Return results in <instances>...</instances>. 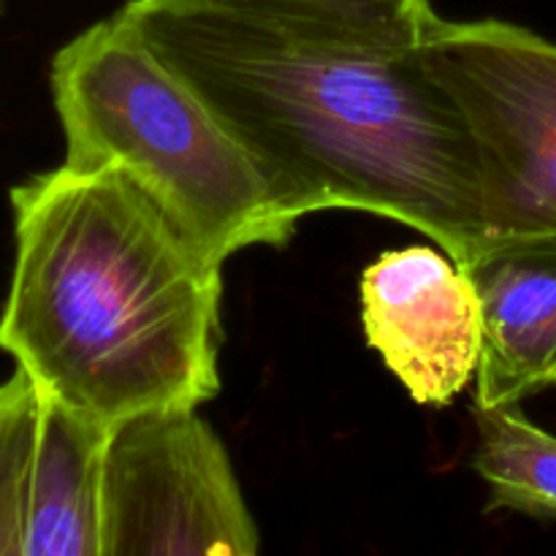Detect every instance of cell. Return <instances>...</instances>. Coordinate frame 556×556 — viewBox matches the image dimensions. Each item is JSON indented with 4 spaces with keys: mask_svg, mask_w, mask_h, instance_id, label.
<instances>
[{
    "mask_svg": "<svg viewBox=\"0 0 556 556\" xmlns=\"http://www.w3.org/2000/svg\"><path fill=\"white\" fill-rule=\"evenodd\" d=\"M119 20L215 112L296 220L391 217L462 269L492 248L476 136L421 38L337 33L195 0H128Z\"/></svg>",
    "mask_w": 556,
    "mask_h": 556,
    "instance_id": "6da1fadb",
    "label": "cell"
},
{
    "mask_svg": "<svg viewBox=\"0 0 556 556\" xmlns=\"http://www.w3.org/2000/svg\"><path fill=\"white\" fill-rule=\"evenodd\" d=\"M14 269L0 351L112 429L220 394L223 264L117 168L60 163L9 193Z\"/></svg>",
    "mask_w": 556,
    "mask_h": 556,
    "instance_id": "7a4b0ae2",
    "label": "cell"
},
{
    "mask_svg": "<svg viewBox=\"0 0 556 556\" xmlns=\"http://www.w3.org/2000/svg\"><path fill=\"white\" fill-rule=\"evenodd\" d=\"M49 85L63 166L123 172L217 264L291 242L299 220L253 155L117 14L54 54Z\"/></svg>",
    "mask_w": 556,
    "mask_h": 556,
    "instance_id": "3957f363",
    "label": "cell"
},
{
    "mask_svg": "<svg viewBox=\"0 0 556 556\" xmlns=\"http://www.w3.org/2000/svg\"><path fill=\"white\" fill-rule=\"evenodd\" d=\"M418 49L476 136L492 248L556 242V41L510 22L438 16Z\"/></svg>",
    "mask_w": 556,
    "mask_h": 556,
    "instance_id": "277c9868",
    "label": "cell"
},
{
    "mask_svg": "<svg viewBox=\"0 0 556 556\" xmlns=\"http://www.w3.org/2000/svg\"><path fill=\"white\" fill-rule=\"evenodd\" d=\"M258 548L226 445L199 407H155L109 429L101 556H253Z\"/></svg>",
    "mask_w": 556,
    "mask_h": 556,
    "instance_id": "5b68a950",
    "label": "cell"
},
{
    "mask_svg": "<svg viewBox=\"0 0 556 556\" xmlns=\"http://www.w3.org/2000/svg\"><path fill=\"white\" fill-rule=\"evenodd\" d=\"M106 438L25 369L0 383V556H101Z\"/></svg>",
    "mask_w": 556,
    "mask_h": 556,
    "instance_id": "8992f818",
    "label": "cell"
},
{
    "mask_svg": "<svg viewBox=\"0 0 556 556\" xmlns=\"http://www.w3.org/2000/svg\"><path fill=\"white\" fill-rule=\"evenodd\" d=\"M362 326L418 405L445 407L478 375L481 296L448 253L427 244L380 253L362 275Z\"/></svg>",
    "mask_w": 556,
    "mask_h": 556,
    "instance_id": "52a82bcc",
    "label": "cell"
},
{
    "mask_svg": "<svg viewBox=\"0 0 556 556\" xmlns=\"http://www.w3.org/2000/svg\"><path fill=\"white\" fill-rule=\"evenodd\" d=\"M483 309L476 405H508L556 386V242H510L467 266Z\"/></svg>",
    "mask_w": 556,
    "mask_h": 556,
    "instance_id": "ba28073f",
    "label": "cell"
},
{
    "mask_svg": "<svg viewBox=\"0 0 556 556\" xmlns=\"http://www.w3.org/2000/svg\"><path fill=\"white\" fill-rule=\"evenodd\" d=\"M478 476L489 483L486 510L556 519V438L521 410V402L476 405Z\"/></svg>",
    "mask_w": 556,
    "mask_h": 556,
    "instance_id": "9c48e42d",
    "label": "cell"
},
{
    "mask_svg": "<svg viewBox=\"0 0 556 556\" xmlns=\"http://www.w3.org/2000/svg\"><path fill=\"white\" fill-rule=\"evenodd\" d=\"M239 14L337 33L383 38H421L438 20L429 0H195Z\"/></svg>",
    "mask_w": 556,
    "mask_h": 556,
    "instance_id": "30bf717a",
    "label": "cell"
},
{
    "mask_svg": "<svg viewBox=\"0 0 556 556\" xmlns=\"http://www.w3.org/2000/svg\"><path fill=\"white\" fill-rule=\"evenodd\" d=\"M0 11H3V0H0Z\"/></svg>",
    "mask_w": 556,
    "mask_h": 556,
    "instance_id": "8fae6325",
    "label": "cell"
}]
</instances>
